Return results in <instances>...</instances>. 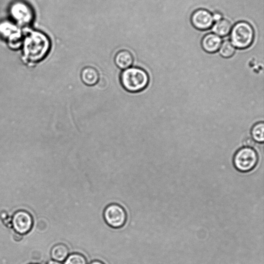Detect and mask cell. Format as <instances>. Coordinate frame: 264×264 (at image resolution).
I'll return each mask as SVG.
<instances>
[{
	"label": "cell",
	"instance_id": "cell-1",
	"mask_svg": "<svg viewBox=\"0 0 264 264\" xmlns=\"http://www.w3.org/2000/svg\"><path fill=\"white\" fill-rule=\"evenodd\" d=\"M51 48V42L46 35L38 30L28 32L23 42L24 58L32 63L43 60Z\"/></svg>",
	"mask_w": 264,
	"mask_h": 264
},
{
	"label": "cell",
	"instance_id": "cell-2",
	"mask_svg": "<svg viewBox=\"0 0 264 264\" xmlns=\"http://www.w3.org/2000/svg\"><path fill=\"white\" fill-rule=\"evenodd\" d=\"M120 80L126 90L132 93H136L143 91L148 86L150 82V76L142 68H130L122 72Z\"/></svg>",
	"mask_w": 264,
	"mask_h": 264
},
{
	"label": "cell",
	"instance_id": "cell-3",
	"mask_svg": "<svg viewBox=\"0 0 264 264\" xmlns=\"http://www.w3.org/2000/svg\"><path fill=\"white\" fill-rule=\"evenodd\" d=\"M259 159L258 154L254 148L244 146L235 153L233 158V164L238 172L248 173L256 168Z\"/></svg>",
	"mask_w": 264,
	"mask_h": 264
},
{
	"label": "cell",
	"instance_id": "cell-4",
	"mask_svg": "<svg viewBox=\"0 0 264 264\" xmlns=\"http://www.w3.org/2000/svg\"><path fill=\"white\" fill-rule=\"evenodd\" d=\"M254 39V30L252 26L246 22L236 23L230 32V40L238 49L247 48L252 46Z\"/></svg>",
	"mask_w": 264,
	"mask_h": 264
},
{
	"label": "cell",
	"instance_id": "cell-5",
	"mask_svg": "<svg viewBox=\"0 0 264 264\" xmlns=\"http://www.w3.org/2000/svg\"><path fill=\"white\" fill-rule=\"evenodd\" d=\"M10 12L12 20L20 26H28L34 18V13L32 8L22 2L14 3L10 6Z\"/></svg>",
	"mask_w": 264,
	"mask_h": 264
},
{
	"label": "cell",
	"instance_id": "cell-6",
	"mask_svg": "<svg viewBox=\"0 0 264 264\" xmlns=\"http://www.w3.org/2000/svg\"><path fill=\"white\" fill-rule=\"evenodd\" d=\"M0 36L7 40L8 46L13 50L20 48L23 44L20 28L11 22L0 23Z\"/></svg>",
	"mask_w": 264,
	"mask_h": 264
},
{
	"label": "cell",
	"instance_id": "cell-7",
	"mask_svg": "<svg viewBox=\"0 0 264 264\" xmlns=\"http://www.w3.org/2000/svg\"><path fill=\"white\" fill-rule=\"evenodd\" d=\"M106 223L114 228L123 227L127 220V214L120 205L112 204L108 206L104 214Z\"/></svg>",
	"mask_w": 264,
	"mask_h": 264
},
{
	"label": "cell",
	"instance_id": "cell-8",
	"mask_svg": "<svg viewBox=\"0 0 264 264\" xmlns=\"http://www.w3.org/2000/svg\"><path fill=\"white\" fill-rule=\"evenodd\" d=\"M12 229L16 232L24 236L28 234L33 228L34 220L32 214L26 210L15 212L12 216Z\"/></svg>",
	"mask_w": 264,
	"mask_h": 264
},
{
	"label": "cell",
	"instance_id": "cell-9",
	"mask_svg": "<svg viewBox=\"0 0 264 264\" xmlns=\"http://www.w3.org/2000/svg\"><path fill=\"white\" fill-rule=\"evenodd\" d=\"M212 14L206 9L195 10L191 16V22L197 30H206L210 29L214 24Z\"/></svg>",
	"mask_w": 264,
	"mask_h": 264
},
{
	"label": "cell",
	"instance_id": "cell-10",
	"mask_svg": "<svg viewBox=\"0 0 264 264\" xmlns=\"http://www.w3.org/2000/svg\"><path fill=\"white\" fill-rule=\"evenodd\" d=\"M222 44L221 37L214 33H208L206 34L202 41L204 50L208 54H214L218 52Z\"/></svg>",
	"mask_w": 264,
	"mask_h": 264
},
{
	"label": "cell",
	"instance_id": "cell-11",
	"mask_svg": "<svg viewBox=\"0 0 264 264\" xmlns=\"http://www.w3.org/2000/svg\"><path fill=\"white\" fill-rule=\"evenodd\" d=\"M114 61L116 65L122 70H125L131 67L134 62L133 54L127 50H122L116 54Z\"/></svg>",
	"mask_w": 264,
	"mask_h": 264
},
{
	"label": "cell",
	"instance_id": "cell-12",
	"mask_svg": "<svg viewBox=\"0 0 264 264\" xmlns=\"http://www.w3.org/2000/svg\"><path fill=\"white\" fill-rule=\"evenodd\" d=\"M80 78L86 85L92 86L97 84L100 74L96 68L87 66L82 70Z\"/></svg>",
	"mask_w": 264,
	"mask_h": 264
},
{
	"label": "cell",
	"instance_id": "cell-13",
	"mask_svg": "<svg viewBox=\"0 0 264 264\" xmlns=\"http://www.w3.org/2000/svg\"><path fill=\"white\" fill-rule=\"evenodd\" d=\"M69 255V248L64 244L60 243L54 245L51 250L52 258L58 262H64Z\"/></svg>",
	"mask_w": 264,
	"mask_h": 264
},
{
	"label": "cell",
	"instance_id": "cell-14",
	"mask_svg": "<svg viewBox=\"0 0 264 264\" xmlns=\"http://www.w3.org/2000/svg\"><path fill=\"white\" fill-rule=\"evenodd\" d=\"M232 28V24L228 20L222 19L213 24L212 30L214 34L219 36L225 37L230 34Z\"/></svg>",
	"mask_w": 264,
	"mask_h": 264
},
{
	"label": "cell",
	"instance_id": "cell-15",
	"mask_svg": "<svg viewBox=\"0 0 264 264\" xmlns=\"http://www.w3.org/2000/svg\"><path fill=\"white\" fill-rule=\"evenodd\" d=\"M251 136L252 140L258 144H263L264 142V122H260L255 124L250 130Z\"/></svg>",
	"mask_w": 264,
	"mask_h": 264
},
{
	"label": "cell",
	"instance_id": "cell-16",
	"mask_svg": "<svg viewBox=\"0 0 264 264\" xmlns=\"http://www.w3.org/2000/svg\"><path fill=\"white\" fill-rule=\"evenodd\" d=\"M220 55L224 58L232 57L236 53V48L229 40L224 41L219 50Z\"/></svg>",
	"mask_w": 264,
	"mask_h": 264
},
{
	"label": "cell",
	"instance_id": "cell-17",
	"mask_svg": "<svg viewBox=\"0 0 264 264\" xmlns=\"http://www.w3.org/2000/svg\"><path fill=\"white\" fill-rule=\"evenodd\" d=\"M64 264H88V260L84 255L74 253L69 255Z\"/></svg>",
	"mask_w": 264,
	"mask_h": 264
},
{
	"label": "cell",
	"instance_id": "cell-18",
	"mask_svg": "<svg viewBox=\"0 0 264 264\" xmlns=\"http://www.w3.org/2000/svg\"><path fill=\"white\" fill-rule=\"evenodd\" d=\"M243 144L244 146L253 148L255 146L256 142L252 138H247L243 141Z\"/></svg>",
	"mask_w": 264,
	"mask_h": 264
},
{
	"label": "cell",
	"instance_id": "cell-19",
	"mask_svg": "<svg viewBox=\"0 0 264 264\" xmlns=\"http://www.w3.org/2000/svg\"><path fill=\"white\" fill-rule=\"evenodd\" d=\"M214 21L218 22L222 19V15L220 12H216L212 14Z\"/></svg>",
	"mask_w": 264,
	"mask_h": 264
},
{
	"label": "cell",
	"instance_id": "cell-20",
	"mask_svg": "<svg viewBox=\"0 0 264 264\" xmlns=\"http://www.w3.org/2000/svg\"><path fill=\"white\" fill-rule=\"evenodd\" d=\"M90 264H105L100 260H94L90 262Z\"/></svg>",
	"mask_w": 264,
	"mask_h": 264
},
{
	"label": "cell",
	"instance_id": "cell-21",
	"mask_svg": "<svg viewBox=\"0 0 264 264\" xmlns=\"http://www.w3.org/2000/svg\"><path fill=\"white\" fill-rule=\"evenodd\" d=\"M46 264H62L60 262H58L54 260L48 261Z\"/></svg>",
	"mask_w": 264,
	"mask_h": 264
},
{
	"label": "cell",
	"instance_id": "cell-22",
	"mask_svg": "<svg viewBox=\"0 0 264 264\" xmlns=\"http://www.w3.org/2000/svg\"></svg>",
	"mask_w": 264,
	"mask_h": 264
}]
</instances>
